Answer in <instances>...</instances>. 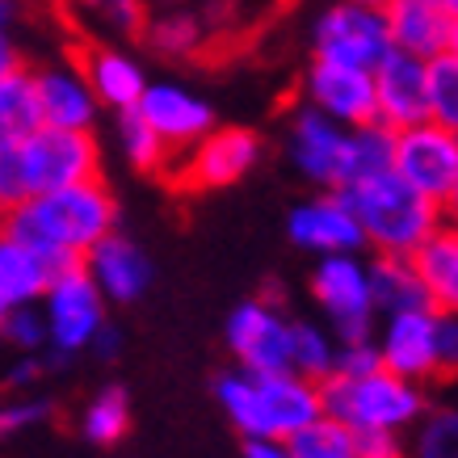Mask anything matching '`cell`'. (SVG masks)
<instances>
[{
    "label": "cell",
    "mask_w": 458,
    "mask_h": 458,
    "mask_svg": "<svg viewBox=\"0 0 458 458\" xmlns=\"http://www.w3.org/2000/svg\"><path fill=\"white\" fill-rule=\"evenodd\" d=\"M84 269L106 294V303H140L148 286H152V257L123 232H110L98 249L84 252Z\"/></svg>",
    "instance_id": "cell-18"
},
{
    "label": "cell",
    "mask_w": 458,
    "mask_h": 458,
    "mask_svg": "<svg viewBox=\"0 0 458 458\" xmlns=\"http://www.w3.org/2000/svg\"><path fill=\"white\" fill-rule=\"evenodd\" d=\"M51 4H68V0H51Z\"/></svg>",
    "instance_id": "cell-52"
},
{
    "label": "cell",
    "mask_w": 458,
    "mask_h": 458,
    "mask_svg": "<svg viewBox=\"0 0 458 458\" xmlns=\"http://www.w3.org/2000/svg\"><path fill=\"white\" fill-rule=\"evenodd\" d=\"M437 375L442 378L458 375V316L437 319Z\"/></svg>",
    "instance_id": "cell-40"
},
{
    "label": "cell",
    "mask_w": 458,
    "mask_h": 458,
    "mask_svg": "<svg viewBox=\"0 0 458 458\" xmlns=\"http://www.w3.org/2000/svg\"><path fill=\"white\" fill-rule=\"evenodd\" d=\"M353 450H358V458H412L408 454L403 433H391V429H361V433H353Z\"/></svg>",
    "instance_id": "cell-38"
},
{
    "label": "cell",
    "mask_w": 458,
    "mask_h": 458,
    "mask_svg": "<svg viewBox=\"0 0 458 458\" xmlns=\"http://www.w3.org/2000/svg\"><path fill=\"white\" fill-rule=\"evenodd\" d=\"M395 177L408 181L420 198L442 207L458 181V135L437 123H417L395 131Z\"/></svg>",
    "instance_id": "cell-10"
},
{
    "label": "cell",
    "mask_w": 458,
    "mask_h": 458,
    "mask_svg": "<svg viewBox=\"0 0 458 458\" xmlns=\"http://www.w3.org/2000/svg\"><path fill=\"white\" fill-rule=\"evenodd\" d=\"M244 458H294L291 442H278V437H257V442H244Z\"/></svg>",
    "instance_id": "cell-42"
},
{
    "label": "cell",
    "mask_w": 458,
    "mask_h": 458,
    "mask_svg": "<svg viewBox=\"0 0 458 458\" xmlns=\"http://www.w3.org/2000/svg\"><path fill=\"white\" fill-rule=\"evenodd\" d=\"M21 68H26V59H21V47H17L13 30H0V81H9Z\"/></svg>",
    "instance_id": "cell-41"
},
{
    "label": "cell",
    "mask_w": 458,
    "mask_h": 458,
    "mask_svg": "<svg viewBox=\"0 0 458 458\" xmlns=\"http://www.w3.org/2000/svg\"><path fill=\"white\" fill-rule=\"evenodd\" d=\"M140 118L152 126L156 135L168 143V152L181 156L190 152L207 131H215V110H210L207 98H198L194 89L185 84H173V81H148L140 98Z\"/></svg>",
    "instance_id": "cell-16"
},
{
    "label": "cell",
    "mask_w": 458,
    "mask_h": 458,
    "mask_svg": "<svg viewBox=\"0 0 458 458\" xmlns=\"http://www.w3.org/2000/svg\"><path fill=\"white\" fill-rule=\"evenodd\" d=\"M21 17V0H0V30H13Z\"/></svg>",
    "instance_id": "cell-44"
},
{
    "label": "cell",
    "mask_w": 458,
    "mask_h": 458,
    "mask_svg": "<svg viewBox=\"0 0 458 458\" xmlns=\"http://www.w3.org/2000/svg\"><path fill=\"white\" fill-rule=\"evenodd\" d=\"M294 249L311 252V257H341V252H366V236L358 227V215L336 190H319L291 210L286 219Z\"/></svg>",
    "instance_id": "cell-15"
},
{
    "label": "cell",
    "mask_w": 458,
    "mask_h": 458,
    "mask_svg": "<svg viewBox=\"0 0 458 458\" xmlns=\"http://www.w3.org/2000/svg\"><path fill=\"white\" fill-rule=\"evenodd\" d=\"M42 126L38 93H34V68L13 72L0 81V148H17Z\"/></svg>",
    "instance_id": "cell-26"
},
{
    "label": "cell",
    "mask_w": 458,
    "mask_h": 458,
    "mask_svg": "<svg viewBox=\"0 0 458 458\" xmlns=\"http://www.w3.org/2000/svg\"><path fill=\"white\" fill-rule=\"evenodd\" d=\"M81 72L89 89H93V98L106 106V110L123 114V110H135L143 98V89H148V72L135 55H126L123 47H84L81 51Z\"/></svg>",
    "instance_id": "cell-21"
},
{
    "label": "cell",
    "mask_w": 458,
    "mask_h": 458,
    "mask_svg": "<svg viewBox=\"0 0 458 458\" xmlns=\"http://www.w3.org/2000/svg\"><path fill=\"white\" fill-rule=\"evenodd\" d=\"M286 152L291 165L319 190H341L349 181V126H336L311 106H299L291 114Z\"/></svg>",
    "instance_id": "cell-13"
},
{
    "label": "cell",
    "mask_w": 458,
    "mask_h": 458,
    "mask_svg": "<svg viewBox=\"0 0 458 458\" xmlns=\"http://www.w3.org/2000/svg\"><path fill=\"white\" fill-rule=\"evenodd\" d=\"M42 375H47V361H42L38 353H21V358L13 361V370L4 375V391H9V395H30V391H38Z\"/></svg>",
    "instance_id": "cell-39"
},
{
    "label": "cell",
    "mask_w": 458,
    "mask_h": 458,
    "mask_svg": "<svg viewBox=\"0 0 458 458\" xmlns=\"http://www.w3.org/2000/svg\"><path fill=\"white\" fill-rule=\"evenodd\" d=\"M336 366V336L328 324L316 319H294L291 324V370L294 375L324 383Z\"/></svg>",
    "instance_id": "cell-27"
},
{
    "label": "cell",
    "mask_w": 458,
    "mask_h": 458,
    "mask_svg": "<svg viewBox=\"0 0 458 458\" xmlns=\"http://www.w3.org/2000/svg\"><path fill=\"white\" fill-rule=\"evenodd\" d=\"M429 307L437 316H458V227L442 223L417 252H412Z\"/></svg>",
    "instance_id": "cell-22"
},
{
    "label": "cell",
    "mask_w": 458,
    "mask_h": 458,
    "mask_svg": "<svg viewBox=\"0 0 458 458\" xmlns=\"http://www.w3.org/2000/svg\"><path fill=\"white\" fill-rule=\"evenodd\" d=\"M358 4H375V9H383V4H387V0H358Z\"/></svg>",
    "instance_id": "cell-48"
},
{
    "label": "cell",
    "mask_w": 458,
    "mask_h": 458,
    "mask_svg": "<svg viewBox=\"0 0 458 458\" xmlns=\"http://www.w3.org/2000/svg\"><path fill=\"white\" fill-rule=\"evenodd\" d=\"M210 34H215L210 21L202 13H194V9H160V13L148 17V26H143L140 38L148 42V51H156V55L190 59L207 47Z\"/></svg>",
    "instance_id": "cell-25"
},
{
    "label": "cell",
    "mask_w": 458,
    "mask_h": 458,
    "mask_svg": "<svg viewBox=\"0 0 458 458\" xmlns=\"http://www.w3.org/2000/svg\"><path fill=\"white\" fill-rule=\"evenodd\" d=\"M450 55L458 59V17H454V34H450Z\"/></svg>",
    "instance_id": "cell-47"
},
{
    "label": "cell",
    "mask_w": 458,
    "mask_h": 458,
    "mask_svg": "<svg viewBox=\"0 0 458 458\" xmlns=\"http://www.w3.org/2000/svg\"><path fill=\"white\" fill-rule=\"evenodd\" d=\"M291 324L294 319L274 299H249L227 316L223 341L240 370L282 375V370H291Z\"/></svg>",
    "instance_id": "cell-9"
},
{
    "label": "cell",
    "mask_w": 458,
    "mask_h": 458,
    "mask_svg": "<svg viewBox=\"0 0 458 458\" xmlns=\"http://www.w3.org/2000/svg\"><path fill=\"white\" fill-rule=\"evenodd\" d=\"M0 207H4V202H0Z\"/></svg>",
    "instance_id": "cell-53"
},
{
    "label": "cell",
    "mask_w": 458,
    "mask_h": 458,
    "mask_svg": "<svg viewBox=\"0 0 458 458\" xmlns=\"http://www.w3.org/2000/svg\"><path fill=\"white\" fill-rule=\"evenodd\" d=\"M391 30V47L403 55L433 59L450 51V34H454V9L445 0H387L383 4Z\"/></svg>",
    "instance_id": "cell-20"
},
{
    "label": "cell",
    "mask_w": 458,
    "mask_h": 458,
    "mask_svg": "<svg viewBox=\"0 0 458 458\" xmlns=\"http://www.w3.org/2000/svg\"><path fill=\"white\" fill-rule=\"evenodd\" d=\"M93 177H101V148L93 131L38 126L17 148H0V202L4 207H13L21 198L55 194V190Z\"/></svg>",
    "instance_id": "cell-3"
},
{
    "label": "cell",
    "mask_w": 458,
    "mask_h": 458,
    "mask_svg": "<svg viewBox=\"0 0 458 458\" xmlns=\"http://www.w3.org/2000/svg\"><path fill=\"white\" fill-rule=\"evenodd\" d=\"M319 403L324 417L341 420L353 433L361 429H391L408 433L417 429V420L429 412L425 387L391 370H370V375H328L319 383Z\"/></svg>",
    "instance_id": "cell-5"
},
{
    "label": "cell",
    "mask_w": 458,
    "mask_h": 458,
    "mask_svg": "<svg viewBox=\"0 0 458 458\" xmlns=\"http://www.w3.org/2000/svg\"><path fill=\"white\" fill-rule=\"evenodd\" d=\"M445 4H450V0H445Z\"/></svg>",
    "instance_id": "cell-54"
},
{
    "label": "cell",
    "mask_w": 458,
    "mask_h": 458,
    "mask_svg": "<svg viewBox=\"0 0 458 458\" xmlns=\"http://www.w3.org/2000/svg\"><path fill=\"white\" fill-rule=\"evenodd\" d=\"M450 9H454V17H458V0H450Z\"/></svg>",
    "instance_id": "cell-51"
},
{
    "label": "cell",
    "mask_w": 458,
    "mask_h": 458,
    "mask_svg": "<svg viewBox=\"0 0 458 458\" xmlns=\"http://www.w3.org/2000/svg\"><path fill=\"white\" fill-rule=\"evenodd\" d=\"M51 417H55V403L47 400V395H38V391L9 395V400H0V442L38 429V425H47Z\"/></svg>",
    "instance_id": "cell-35"
},
{
    "label": "cell",
    "mask_w": 458,
    "mask_h": 458,
    "mask_svg": "<svg viewBox=\"0 0 458 458\" xmlns=\"http://www.w3.org/2000/svg\"><path fill=\"white\" fill-rule=\"evenodd\" d=\"M131 429V395L123 387H101L81 412V437L93 445L123 442Z\"/></svg>",
    "instance_id": "cell-29"
},
{
    "label": "cell",
    "mask_w": 458,
    "mask_h": 458,
    "mask_svg": "<svg viewBox=\"0 0 458 458\" xmlns=\"http://www.w3.org/2000/svg\"><path fill=\"white\" fill-rule=\"evenodd\" d=\"M4 311H9V303H4V299H0V324H4Z\"/></svg>",
    "instance_id": "cell-49"
},
{
    "label": "cell",
    "mask_w": 458,
    "mask_h": 458,
    "mask_svg": "<svg viewBox=\"0 0 458 458\" xmlns=\"http://www.w3.org/2000/svg\"><path fill=\"white\" fill-rule=\"evenodd\" d=\"M72 4H84V9H93V0H72Z\"/></svg>",
    "instance_id": "cell-50"
},
{
    "label": "cell",
    "mask_w": 458,
    "mask_h": 458,
    "mask_svg": "<svg viewBox=\"0 0 458 458\" xmlns=\"http://www.w3.org/2000/svg\"><path fill=\"white\" fill-rule=\"evenodd\" d=\"M311 299L328 316L336 341H375V294H370V261L361 252L316 257L311 265Z\"/></svg>",
    "instance_id": "cell-7"
},
{
    "label": "cell",
    "mask_w": 458,
    "mask_h": 458,
    "mask_svg": "<svg viewBox=\"0 0 458 458\" xmlns=\"http://www.w3.org/2000/svg\"><path fill=\"white\" fill-rule=\"evenodd\" d=\"M391 30L383 9L375 4H358V0H341L333 9H324L311 30V59H328V64H345V68L375 72L391 55Z\"/></svg>",
    "instance_id": "cell-8"
},
{
    "label": "cell",
    "mask_w": 458,
    "mask_h": 458,
    "mask_svg": "<svg viewBox=\"0 0 458 458\" xmlns=\"http://www.w3.org/2000/svg\"><path fill=\"white\" fill-rule=\"evenodd\" d=\"M93 353H98L101 361H114L118 353H123V333H118L114 324H106V328L98 333V341H93Z\"/></svg>",
    "instance_id": "cell-43"
},
{
    "label": "cell",
    "mask_w": 458,
    "mask_h": 458,
    "mask_svg": "<svg viewBox=\"0 0 458 458\" xmlns=\"http://www.w3.org/2000/svg\"><path fill=\"white\" fill-rule=\"evenodd\" d=\"M442 219L450 223V227H458V181H454V190H450V198L442 202Z\"/></svg>",
    "instance_id": "cell-45"
},
{
    "label": "cell",
    "mask_w": 458,
    "mask_h": 458,
    "mask_svg": "<svg viewBox=\"0 0 458 458\" xmlns=\"http://www.w3.org/2000/svg\"><path fill=\"white\" fill-rule=\"evenodd\" d=\"M391 160H395V131H387V126H378V123L349 131V181L345 185H358V181H370L378 173H391Z\"/></svg>",
    "instance_id": "cell-30"
},
{
    "label": "cell",
    "mask_w": 458,
    "mask_h": 458,
    "mask_svg": "<svg viewBox=\"0 0 458 458\" xmlns=\"http://www.w3.org/2000/svg\"><path fill=\"white\" fill-rule=\"evenodd\" d=\"M412 458H458V408H429L408 442Z\"/></svg>",
    "instance_id": "cell-32"
},
{
    "label": "cell",
    "mask_w": 458,
    "mask_h": 458,
    "mask_svg": "<svg viewBox=\"0 0 458 458\" xmlns=\"http://www.w3.org/2000/svg\"><path fill=\"white\" fill-rule=\"evenodd\" d=\"M148 4H160V9H190V0H148Z\"/></svg>",
    "instance_id": "cell-46"
},
{
    "label": "cell",
    "mask_w": 458,
    "mask_h": 458,
    "mask_svg": "<svg viewBox=\"0 0 458 458\" xmlns=\"http://www.w3.org/2000/svg\"><path fill=\"white\" fill-rule=\"evenodd\" d=\"M34 93H38L42 126H59V131H93L98 126L101 101L93 98L81 64L34 68Z\"/></svg>",
    "instance_id": "cell-19"
},
{
    "label": "cell",
    "mask_w": 458,
    "mask_h": 458,
    "mask_svg": "<svg viewBox=\"0 0 458 458\" xmlns=\"http://www.w3.org/2000/svg\"><path fill=\"white\" fill-rule=\"evenodd\" d=\"M303 106L333 118L336 126H370L378 123L375 110V72L345 68V64H328V59H311L303 76Z\"/></svg>",
    "instance_id": "cell-12"
},
{
    "label": "cell",
    "mask_w": 458,
    "mask_h": 458,
    "mask_svg": "<svg viewBox=\"0 0 458 458\" xmlns=\"http://www.w3.org/2000/svg\"><path fill=\"white\" fill-rule=\"evenodd\" d=\"M375 110L387 131L429 123V59L391 51L375 68Z\"/></svg>",
    "instance_id": "cell-17"
},
{
    "label": "cell",
    "mask_w": 458,
    "mask_h": 458,
    "mask_svg": "<svg viewBox=\"0 0 458 458\" xmlns=\"http://www.w3.org/2000/svg\"><path fill=\"white\" fill-rule=\"evenodd\" d=\"M38 307L42 319H47V353H51V361H64L72 353L93 349L98 333L110 324L106 319V294L98 291V282L89 278L84 261L59 269Z\"/></svg>",
    "instance_id": "cell-6"
},
{
    "label": "cell",
    "mask_w": 458,
    "mask_h": 458,
    "mask_svg": "<svg viewBox=\"0 0 458 458\" xmlns=\"http://www.w3.org/2000/svg\"><path fill=\"white\" fill-rule=\"evenodd\" d=\"M336 194L349 202V210L358 215V227L366 236V249L375 257H412L425 240L442 227V207L420 198L408 181L391 173H378L370 181L345 185Z\"/></svg>",
    "instance_id": "cell-4"
},
{
    "label": "cell",
    "mask_w": 458,
    "mask_h": 458,
    "mask_svg": "<svg viewBox=\"0 0 458 458\" xmlns=\"http://www.w3.org/2000/svg\"><path fill=\"white\" fill-rule=\"evenodd\" d=\"M286 442H291L294 458H358V450H353V429L333 417H324V412H319L311 425H303L294 437H286Z\"/></svg>",
    "instance_id": "cell-31"
},
{
    "label": "cell",
    "mask_w": 458,
    "mask_h": 458,
    "mask_svg": "<svg viewBox=\"0 0 458 458\" xmlns=\"http://www.w3.org/2000/svg\"><path fill=\"white\" fill-rule=\"evenodd\" d=\"M0 232L38 252L51 269H68L84 261V252L118 232V198L101 177L55 190L42 198H21L0 210Z\"/></svg>",
    "instance_id": "cell-1"
},
{
    "label": "cell",
    "mask_w": 458,
    "mask_h": 458,
    "mask_svg": "<svg viewBox=\"0 0 458 458\" xmlns=\"http://www.w3.org/2000/svg\"><path fill=\"white\" fill-rule=\"evenodd\" d=\"M429 123L458 135V59L450 51L429 59Z\"/></svg>",
    "instance_id": "cell-33"
},
{
    "label": "cell",
    "mask_w": 458,
    "mask_h": 458,
    "mask_svg": "<svg viewBox=\"0 0 458 458\" xmlns=\"http://www.w3.org/2000/svg\"><path fill=\"white\" fill-rule=\"evenodd\" d=\"M89 13L98 17L106 30L123 34V38H140L143 26H148V0H93Z\"/></svg>",
    "instance_id": "cell-36"
},
{
    "label": "cell",
    "mask_w": 458,
    "mask_h": 458,
    "mask_svg": "<svg viewBox=\"0 0 458 458\" xmlns=\"http://www.w3.org/2000/svg\"><path fill=\"white\" fill-rule=\"evenodd\" d=\"M378 345L375 341H336V366L333 375H370L378 370Z\"/></svg>",
    "instance_id": "cell-37"
},
{
    "label": "cell",
    "mask_w": 458,
    "mask_h": 458,
    "mask_svg": "<svg viewBox=\"0 0 458 458\" xmlns=\"http://www.w3.org/2000/svg\"><path fill=\"white\" fill-rule=\"evenodd\" d=\"M55 278V269L42 261L38 252H30L26 244H17L13 236L0 232V299L9 307L21 303H42V294Z\"/></svg>",
    "instance_id": "cell-23"
},
{
    "label": "cell",
    "mask_w": 458,
    "mask_h": 458,
    "mask_svg": "<svg viewBox=\"0 0 458 458\" xmlns=\"http://www.w3.org/2000/svg\"><path fill=\"white\" fill-rule=\"evenodd\" d=\"M215 400L227 412V420L240 429L244 442L257 437H294L324 412L319 403V383L282 370V375H252V370H227L215 378Z\"/></svg>",
    "instance_id": "cell-2"
},
{
    "label": "cell",
    "mask_w": 458,
    "mask_h": 458,
    "mask_svg": "<svg viewBox=\"0 0 458 458\" xmlns=\"http://www.w3.org/2000/svg\"><path fill=\"white\" fill-rule=\"evenodd\" d=\"M0 341L17 353H47V319H42L38 303H21L4 311L0 324Z\"/></svg>",
    "instance_id": "cell-34"
},
{
    "label": "cell",
    "mask_w": 458,
    "mask_h": 458,
    "mask_svg": "<svg viewBox=\"0 0 458 458\" xmlns=\"http://www.w3.org/2000/svg\"><path fill=\"white\" fill-rule=\"evenodd\" d=\"M177 160L181 190H223V185H236L240 177H249L257 168L261 135L249 126H215Z\"/></svg>",
    "instance_id": "cell-11"
},
{
    "label": "cell",
    "mask_w": 458,
    "mask_h": 458,
    "mask_svg": "<svg viewBox=\"0 0 458 458\" xmlns=\"http://www.w3.org/2000/svg\"><path fill=\"white\" fill-rule=\"evenodd\" d=\"M437 311L433 307H417V311H395L383 316L375 328V345L383 370L408 378V383H433L437 375Z\"/></svg>",
    "instance_id": "cell-14"
},
{
    "label": "cell",
    "mask_w": 458,
    "mask_h": 458,
    "mask_svg": "<svg viewBox=\"0 0 458 458\" xmlns=\"http://www.w3.org/2000/svg\"><path fill=\"white\" fill-rule=\"evenodd\" d=\"M114 135H118V148H123L126 165L140 168V173H165V168L177 160V156L168 152V143L140 118V110L118 114V118H114Z\"/></svg>",
    "instance_id": "cell-28"
},
{
    "label": "cell",
    "mask_w": 458,
    "mask_h": 458,
    "mask_svg": "<svg viewBox=\"0 0 458 458\" xmlns=\"http://www.w3.org/2000/svg\"><path fill=\"white\" fill-rule=\"evenodd\" d=\"M370 294H375L378 316L429 307V294H425V282H420L412 257H370Z\"/></svg>",
    "instance_id": "cell-24"
}]
</instances>
